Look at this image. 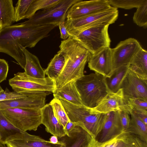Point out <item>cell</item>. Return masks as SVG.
Listing matches in <instances>:
<instances>
[{
    "label": "cell",
    "instance_id": "6da1fadb",
    "mask_svg": "<svg viewBox=\"0 0 147 147\" xmlns=\"http://www.w3.org/2000/svg\"><path fill=\"white\" fill-rule=\"evenodd\" d=\"M57 24L36 26L20 23L0 28V52L6 54L14 59L24 69L26 58L20 47H34L41 40L58 26Z\"/></svg>",
    "mask_w": 147,
    "mask_h": 147
},
{
    "label": "cell",
    "instance_id": "7a4b0ae2",
    "mask_svg": "<svg viewBox=\"0 0 147 147\" xmlns=\"http://www.w3.org/2000/svg\"><path fill=\"white\" fill-rule=\"evenodd\" d=\"M57 53L65 59L63 67L55 81L56 89L84 75V70L91 53L78 40L69 36L61 41Z\"/></svg>",
    "mask_w": 147,
    "mask_h": 147
},
{
    "label": "cell",
    "instance_id": "3957f363",
    "mask_svg": "<svg viewBox=\"0 0 147 147\" xmlns=\"http://www.w3.org/2000/svg\"><path fill=\"white\" fill-rule=\"evenodd\" d=\"M83 105L95 107L108 94L105 77L96 73L84 75L75 81Z\"/></svg>",
    "mask_w": 147,
    "mask_h": 147
},
{
    "label": "cell",
    "instance_id": "277c9868",
    "mask_svg": "<svg viewBox=\"0 0 147 147\" xmlns=\"http://www.w3.org/2000/svg\"><path fill=\"white\" fill-rule=\"evenodd\" d=\"M66 114L72 122L86 131L92 137L96 138L104 125L105 114H92L89 108L73 104L59 99Z\"/></svg>",
    "mask_w": 147,
    "mask_h": 147
},
{
    "label": "cell",
    "instance_id": "5b68a950",
    "mask_svg": "<svg viewBox=\"0 0 147 147\" xmlns=\"http://www.w3.org/2000/svg\"><path fill=\"white\" fill-rule=\"evenodd\" d=\"M118 14L117 9L112 7L107 10L87 16L73 19H66L65 26L69 36H74L88 27L113 24L117 19Z\"/></svg>",
    "mask_w": 147,
    "mask_h": 147
},
{
    "label": "cell",
    "instance_id": "8992f818",
    "mask_svg": "<svg viewBox=\"0 0 147 147\" xmlns=\"http://www.w3.org/2000/svg\"><path fill=\"white\" fill-rule=\"evenodd\" d=\"M109 26H90L73 37L92 54L103 49L110 47L111 40L108 33Z\"/></svg>",
    "mask_w": 147,
    "mask_h": 147
},
{
    "label": "cell",
    "instance_id": "52a82bcc",
    "mask_svg": "<svg viewBox=\"0 0 147 147\" xmlns=\"http://www.w3.org/2000/svg\"><path fill=\"white\" fill-rule=\"evenodd\" d=\"M9 84L14 91L26 94L33 90H42L53 93L56 90L54 80L48 77L35 78L27 75L25 72H18L9 80Z\"/></svg>",
    "mask_w": 147,
    "mask_h": 147
},
{
    "label": "cell",
    "instance_id": "ba28073f",
    "mask_svg": "<svg viewBox=\"0 0 147 147\" xmlns=\"http://www.w3.org/2000/svg\"><path fill=\"white\" fill-rule=\"evenodd\" d=\"M1 110L11 123L22 131H36L42 124L40 110L13 108Z\"/></svg>",
    "mask_w": 147,
    "mask_h": 147
},
{
    "label": "cell",
    "instance_id": "9c48e42d",
    "mask_svg": "<svg viewBox=\"0 0 147 147\" xmlns=\"http://www.w3.org/2000/svg\"><path fill=\"white\" fill-rule=\"evenodd\" d=\"M79 0H61L54 6L36 13L28 20L20 24L36 26L59 24L66 18V14L71 6Z\"/></svg>",
    "mask_w": 147,
    "mask_h": 147
},
{
    "label": "cell",
    "instance_id": "30bf717a",
    "mask_svg": "<svg viewBox=\"0 0 147 147\" xmlns=\"http://www.w3.org/2000/svg\"><path fill=\"white\" fill-rule=\"evenodd\" d=\"M141 47L136 39L130 38L121 41L115 47L111 48L112 71L120 66L129 64Z\"/></svg>",
    "mask_w": 147,
    "mask_h": 147
},
{
    "label": "cell",
    "instance_id": "8fae6325",
    "mask_svg": "<svg viewBox=\"0 0 147 147\" xmlns=\"http://www.w3.org/2000/svg\"><path fill=\"white\" fill-rule=\"evenodd\" d=\"M112 7L107 0H79L68 10L66 18L67 19L79 18L105 11Z\"/></svg>",
    "mask_w": 147,
    "mask_h": 147
},
{
    "label": "cell",
    "instance_id": "7c38bea8",
    "mask_svg": "<svg viewBox=\"0 0 147 147\" xmlns=\"http://www.w3.org/2000/svg\"><path fill=\"white\" fill-rule=\"evenodd\" d=\"M51 93L48 91L35 90L32 93L23 97L0 102V109L16 108L40 110L45 105L47 96Z\"/></svg>",
    "mask_w": 147,
    "mask_h": 147
},
{
    "label": "cell",
    "instance_id": "4fadbf2b",
    "mask_svg": "<svg viewBox=\"0 0 147 147\" xmlns=\"http://www.w3.org/2000/svg\"><path fill=\"white\" fill-rule=\"evenodd\" d=\"M90 110L92 114H105L113 111H123L130 115L132 112L126 102L121 88L115 93H108L97 105Z\"/></svg>",
    "mask_w": 147,
    "mask_h": 147
},
{
    "label": "cell",
    "instance_id": "5bb4252c",
    "mask_svg": "<svg viewBox=\"0 0 147 147\" xmlns=\"http://www.w3.org/2000/svg\"><path fill=\"white\" fill-rule=\"evenodd\" d=\"M124 98H139L147 100V80L138 76L129 69L121 84Z\"/></svg>",
    "mask_w": 147,
    "mask_h": 147
},
{
    "label": "cell",
    "instance_id": "9a60e30c",
    "mask_svg": "<svg viewBox=\"0 0 147 147\" xmlns=\"http://www.w3.org/2000/svg\"><path fill=\"white\" fill-rule=\"evenodd\" d=\"M88 62L90 70L105 77L109 76L112 71L111 48H105L91 54Z\"/></svg>",
    "mask_w": 147,
    "mask_h": 147
},
{
    "label": "cell",
    "instance_id": "2e32d148",
    "mask_svg": "<svg viewBox=\"0 0 147 147\" xmlns=\"http://www.w3.org/2000/svg\"><path fill=\"white\" fill-rule=\"evenodd\" d=\"M123 132L119 111H112L105 114L102 128L96 139L100 142H105Z\"/></svg>",
    "mask_w": 147,
    "mask_h": 147
},
{
    "label": "cell",
    "instance_id": "e0dca14e",
    "mask_svg": "<svg viewBox=\"0 0 147 147\" xmlns=\"http://www.w3.org/2000/svg\"><path fill=\"white\" fill-rule=\"evenodd\" d=\"M58 140V143L53 144L39 136L24 131L16 139L6 142L5 145L7 147H65L64 143Z\"/></svg>",
    "mask_w": 147,
    "mask_h": 147
},
{
    "label": "cell",
    "instance_id": "ac0fdd59",
    "mask_svg": "<svg viewBox=\"0 0 147 147\" xmlns=\"http://www.w3.org/2000/svg\"><path fill=\"white\" fill-rule=\"evenodd\" d=\"M41 123L45 127L46 131L58 138L65 136L66 133L63 127L55 117L52 106L49 103L41 109Z\"/></svg>",
    "mask_w": 147,
    "mask_h": 147
},
{
    "label": "cell",
    "instance_id": "d6986e66",
    "mask_svg": "<svg viewBox=\"0 0 147 147\" xmlns=\"http://www.w3.org/2000/svg\"><path fill=\"white\" fill-rule=\"evenodd\" d=\"M75 81H71L56 89L53 93L54 98L62 99L76 105L84 106L76 86Z\"/></svg>",
    "mask_w": 147,
    "mask_h": 147
},
{
    "label": "cell",
    "instance_id": "ffe728a7",
    "mask_svg": "<svg viewBox=\"0 0 147 147\" xmlns=\"http://www.w3.org/2000/svg\"><path fill=\"white\" fill-rule=\"evenodd\" d=\"M23 51L26 59L24 68L25 73L30 77L39 79L45 77V70L42 67L38 58L26 48L20 47Z\"/></svg>",
    "mask_w": 147,
    "mask_h": 147
},
{
    "label": "cell",
    "instance_id": "44dd1931",
    "mask_svg": "<svg viewBox=\"0 0 147 147\" xmlns=\"http://www.w3.org/2000/svg\"><path fill=\"white\" fill-rule=\"evenodd\" d=\"M92 137L84 130L76 126L68 135L60 138L58 140L63 142L65 147H81L87 142Z\"/></svg>",
    "mask_w": 147,
    "mask_h": 147
},
{
    "label": "cell",
    "instance_id": "7402d4cb",
    "mask_svg": "<svg viewBox=\"0 0 147 147\" xmlns=\"http://www.w3.org/2000/svg\"><path fill=\"white\" fill-rule=\"evenodd\" d=\"M129 69L138 76L147 80V51L141 47L133 56Z\"/></svg>",
    "mask_w": 147,
    "mask_h": 147
},
{
    "label": "cell",
    "instance_id": "603a6c76",
    "mask_svg": "<svg viewBox=\"0 0 147 147\" xmlns=\"http://www.w3.org/2000/svg\"><path fill=\"white\" fill-rule=\"evenodd\" d=\"M24 131L11 123L0 109V142L2 143L5 144L6 142L16 138Z\"/></svg>",
    "mask_w": 147,
    "mask_h": 147
},
{
    "label": "cell",
    "instance_id": "cb8c5ba5",
    "mask_svg": "<svg viewBox=\"0 0 147 147\" xmlns=\"http://www.w3.org/2000/svg\"><path fill=\"white\" fill-rule=\"evenodd\" d=\"M129 64L120 66L113 70L105 81L109 93H115L120 89L122 81L126 75Z\"/></svg>",
    "mask_w": 147,
    "mask_h": 147
},
{
    "label": "cell",
    "instance_id": "d4e9b609",
    "mask_svg": "<svg viewBox=\"0 0 147 147\" xmlns=\"http://www.w3.org/2000/svg\"><path fill=\"white\" fill-rule=\"evenodd\" d=\"M15 8L12 0H0V25L1 28L15 22Z\"/></svg>",
    "mask_w": 147,
    "mask_h": 147
},
{
    "label": "cell",
    "instance_id": "484cf974",
    "mask_svg": "<svg viewBox=\"0 0 147 147\" xmlns=\"http://www.w3.org/2000/svg\"><path fill=\"white\" fill-rule=\"evenodd\" d=\"M129 125L126 131L134 134L141 140L147 142V125L145 124L132 111Z\"/></svg>",
    "mask_w": 147,
    "mask_h": 147
},
{
    "label": "cell",
    "instance_id": "4316f807",
    "mask_svg": "<svg viewBox=\"0 0 147 147\" xmlns=\"http://www.w3.org/2000/svg\"><path fill=\"white\" fill-rule=\"evenodd\" d=\"M64 63L63 57L57 53L51 60L47 67L44 70L45 74L55 81L61 71Z\"/></svg>",
    "mask_w": 147,
    "mask_h": 147
},
{
    "label": "cell",
    "instance_id": "83f0119b",
    "mask_svg": "<svg viewBox=\"0 0 147 147\" xmlns=\"http://www.w3.org/2000/svg\"><path fill=\"white\" fill-rule=\"evenodd\" d=\"M81 147H123L122 133L109 140L102 142L96 138H91Z\"/></svg>",
    "mask_w": 147,
    "mask_h": 147
},
{
    "label": "cell",
    "instance_id": "f1b7e54d",
    "mask_svg": "<svg viewBox=\"0 0 147 147\" xmlns=\"http://www.w3.org/2000/svg\"><path fill=\"white\" fill-rule=\"evenodd\" d=\"M61 0H33L29 7L26 19H29L40 9L51 7L57 4Z\"/></svg>",
    "mask_w": 147,
    "mask_h": 147
},
{
    "label": "cell",
    "instance_id": "f546056e",
    "mask_svg": "<svg viewBox=\"0 0 147 147\" xmlns=\"http://www.w3.org/2000/svg\"><path fill=\"white\" fill-rule=\"evenodd\" d=\"M50 103L52 106L55 117L65 129L67 123L70 121L59 99L54 98Z\"/></svg>",
    "mask_w": 147,
    "mask_h": 147
},
{
    "label": "cell",
    "instance_id": "4dcf8cb0",
    "mask_svg": "<svg viewBox=\"0 0 147 147\" xmlns=\"http://www.w3.org/2000/svg\"><path fill=\"white\" fill-rule=\"evenodd\" d=\"M133 20L138 26L145 28L147 27V0H145L137 8Z\"/></svg>",
    "mask_w": 147,
    "mask_h": 147
},
{
    "label": "cell",
    "instance_id": "1f68e13d",
    "mask_svg": "<svg viewBox=\"0 0 147 147\" xmlns=\"http://www.w3.org/2000/svg\"><path fill=\"white\" fill-rule=\"evenodd\" d=\"M112 7L129 9L134 8H136L145 0H107Z\"/></svg>",
    "mask_w": 147,
    "mask_h": 147
},
{
    "label": "cell",
    "instance_id": "d6a6232c",
    "mask_svg": "<svg viewBox=\"0 0 147 147\" xmlns=\"http://www.w3.org/2000/svg\"><path fill=\"white\" fill-rule=\"evenodd\" d=\"M131 111L138 110L147 111V100L139 98H124Z\"/></svg>",
    "mask_w": 147,
    "mask_h": 147
},
{
    "label": "cell",
    "instance_id": "836d02e7",
    "mask_svg": "<svg viewBox=\"0 0 147 147\" xmlns=\"http://www.w3.org/2000/svg\"><path fill=\"white\" fill-rule=\"evenodd\" d=\"M35 91L28 93L21 94L14 91H10L6 88L5 90L0 94V102L15 100L23 97L32 93Z\"/></svg>",
    "mask_w": 147,
    "mask_h": 147
},
{
    "label": "cell",
    "instance_id": "e575fe53",
    "mask_svg": "<svg viewBox=\"0 0 147 147\" xmlns=\"http://www.w3.org/2000/svg\"><path fill=\"white\" fill-rule=\"evenodd\" d=\"M129 114L123 111H119V115L123 132L126 131L130 123L131 118Z\"/></svg>",
    "mask_w": 147,
    "mask_h": 147
},
{
    "label": "cell",
    "instance_id": "d590c367",
    "mask_svg": "<svg viewBox=\"0 0 147 147\" xmlns=\"http://www.w3.org/2000/svg\"><path fill=\"white\" fill-rule=\"evenodd\" d=\"M9 70V66L5 60L0 58V83L6 80Z\"/></svg>",
    "mask_w": 147,
    "mask_h": 147
},
{
    "label": "cell",
    "instance_id": "8d00e7d4",
    "mask_svg": "<svg viewBox=\"0 0 147 147\" xmlns=\"http://www.w3.org/2000/svg\"><path fill=\"white\" fill-rule=\"evenodd\" d=\"M65 20H62L58 25L60 32V38L64 40L67 39L70 36L65 26Z\"/></svg>",
    "mask_w": 147,
    "mask_h": 147
},
{
    "label": "cell",
    "instance_id": "74e56055",
    "mask_svg": "<svg viewBox=\"0 0 147 147\" xmlns=\"http://www.w3.org/2000/svg\"><path fill=\"white\" fill-rule=\"evenodd\" d=\"M132 111L139 119L147 125V111L136 110Z\"/></svg>",
    "mask_w": 147,
    "mask_h": 147
},
{
    "label": "cell",
    "instance_id": "f35d334b",
    "mask_svg": "<svg viewBox=\"0 0 147 147\" xmlns=\"http://www.w3.org/2000/svg\"><path fill=\"white\" fill-rule=\"evenodd\" d=\"M76 126V123L70 121L68 122L65 128L66 135L68 136V134L74 129Z\"/></svg>",
    "mask_w": 147,
    "mask_h": 147
},
{
    "label": "cell",
    "instance_id": "ab89813d",
    "mask_svg": "<svg viewBox=\"0 0 147 147\" xmlns=\"http://www.w3.org/2000/svg\"><path fill=\"white\" fill-rule=\"evenodd\" d=\"M49 141L51 143L53 144H56L58 143L59 141L57 137L55 136H51L49 138Z\"/></svg>",
    "mask_w": 147,
    "mask_h": 147
},
{
    "label": "cell",
    "instance_id": "60d3db41",
    "mask_svg": "<svg viewBox=\"0 0 147 147\" xmlns=\"http://www.w3.org/2000/svg\"><path fill=\"white\" fill-rule=\"evenodd\" d=\"M0 147H6L5 144H4L0 142Z\"/></svg>",
    "mask_w": 147,
    "mask_h": 147
},
{
    "label": "cell",
    "instance_id": "b9f144b4",
    "mask_svg": "<svg viewBox=\"0 0 147 147\" xmlns=\"http://www.w3.org/2000/svg\"><path fill=\"white\" fill-rule=\"evenodd\" d=\"M4 90L2 88L0 85V94L3 92Z\"/></svg>",
    "mask_w": 147,
    "mask_h": 147
},
{
    "label": "cell",
    "instance_id": "7bdbcfd3",
    "mask_svg": "<svg viewBox=\"0 0 147 147\" xmlns=\"http://www.w3.org/2000/svg\"><path fill=\"white\" fill-rule=\"evenodd\" d=\"M1 28V25H0V28Z\"/></svg>",
    "mask_w": 147,
    "mask_h": 147
}]
</instances>
